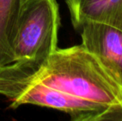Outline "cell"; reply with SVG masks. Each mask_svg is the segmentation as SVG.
Instances as JSON below:
<instances>
[{
    "label": "cell",
    "mask_w": 122,
    "mask_h": 121,
    "mask_svg": "<svg viewBox=\"0 0 122 121\" xmlns=\"http://www.w3.org/2000/svg\"><path fill=\"white\" fill-rule=\"evenodd\" d=\"M88 101L122 110V88L82 44L56 48L36 74L27 79Z\"/></svg>",
    "instance_id": "cell-1"
},
{
    "label": "cell",
    "mask_w": 122,
    "mask_h": 121,
    "mask_svg": "<svg viewBox=\"0 0 122 121\" xmlns=\"http://www.w3.org/2000/svg\"><path fill=\"white\" fill-rule=\"evenodd\" d=\"M59 27L56 0H26L13 40L11 61L0 68V83L36 74L57 48Z\"/></svg>",
    "instance_id": "cell-2"
},
{
    "label": "cell",
    "mask_w": 122,
    "mask_h": 121,
    "mask_svg": "<svg viewBox=\"0 0 122 121\" xmlns=\"http://www.w3.org/2000/svg\"><path fill=\"white\" fill-rule=\"evenodd\" d=\"M0 95L11 101L13 109L22 105H34L61 110L72 121H103L113 109L57 91L33 81L0 85Z\"/></svg>",
    "instance_id": "cell-3"
},
{
    "label": "cell",
    "mask_w": 122,
    "mask_h": 121,
    "mask_svg": "<svg viewBox=\"0 0 122 121\" xmlns=\"http://www.w3.org/2000/svg\"><path fill=\"white\" fill-rule=\"evenodd\" d=\"M78 32L82 45L99 59L122 88V31L104 23H87Z\"/></svg>",
    "instance_id": "cell-4"
},
{
    "label": "cell",
    "mask_w": 122,
    "mask_h": 121,
    "mask_svg": "<svg viewBox=\"0 0 122 121\" xmlns=\"http://www.w3.org/2000/svg\"><path fill=\"white\" fill-rule=\"evenodd\" d=\"M73 28L87 23H104L122 31V0H66Z\"/></svg>",
    "instance_id": "cell-5"
},
{
    "label": "cell",
    "mask_w": 122,
    "mask_h": 121,
    "mask_svg": "<svg viewBox=\"0 0 122 121\" xmlns=\"http://www.w3.org/2000/svg\"><path fill=\"white\" fill-rule=\"evenodd\" d=\"M26 0H0V68L11 61L18 19Z\"/></svg>",
    "instance_id": "cell-6"
},
{
    "label": "cell",
    "mask_w": 122,
    "mask_h": 121,
    "mask_svg": "<svg viewBox=\"0 0 122 121\" xmlns=\"http://www.w3.org/2000/svg\"><path fill=\"white\" fill-rule=\"evenodd\" d=\"M104 120H114V121H122V110H115L109 113Z\"/></svg>",
    "instance_id": "cell-7"
}]
</instances>
